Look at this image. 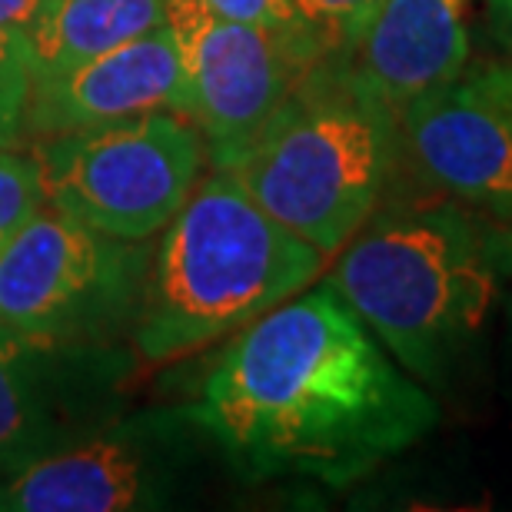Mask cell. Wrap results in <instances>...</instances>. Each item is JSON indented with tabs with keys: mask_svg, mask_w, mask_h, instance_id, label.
<instances>
[{
	"mask_svg": "<svg viewBox=\"0 0 512 512\" xmlns=\"http://www.w3.org/2000/svg\"><path fill=\"white\" fill-rule=\"evenodd\" d=\"M486 4V30L499 47L512 54V0H483Z\"/></svg>",
	"mask_w": 512,
	"mask_h": 512,
	"instance_id": "d6986e66",
	"label": "cell"
},
{
	"mask_svg": "<svg viewBox=\"0 0 512 512\" xmlns=\"http://www.w3.org/2000/svg\"><path fill=\"white\" fill-rule=\"evenodd\" d=\"M47 203L117 243L147 240L200 183L207 143L177 110L37 140Z\"/></svg>",
	"mask_w": 512,
	"mask_h": 512,
	"instance_id": "5b68a950",
	"label": "cell"
},
{
	"mask_svg": "<svg viewBox=\"0 0 512 512\" xmlns=\"http://www.w3.org/2000/svg\"><path fill=\"white\" fill-rule=\"evenodd\" d=\"M34 90V54L27 30L0 27V147L24 143V117Z\"/></svg>",
	"mask_w": 512,
	"mask_h": 512,
	"instance_id": "4fadbf2b",
	"label": "cell"
},
{
	"mask_svg": "<svg viewBox=\"0 0 512 512\" xmlns=\"http://www.w3.org/2000/svg\"><path fill=\"white\" fill-rule=\"evenodd\" d=\"M399 153L436 190L512 223V124L473 74L399 110Z\"/></svg>",
	"mask_w": 512,
	"mask_h": 512,
	"instance_id": "ba28073f",
	"label": "cell"
},
{
	"mask_svg": "<svg viewBox=\"0 0 512 512\" xmlns=\"http://www.w3.org/2000/svg\"><path fill=\"white\" fill-rule=\"evenodd\" d=\"M326 256L280 227L233 173L200 180L167 227L137 323V353L167 366L227 340L320 280Z\"/></svg>",
	"mask_w": 512,
	"mask_h": 512,
	"instance_id": "3957f363",
	"label": "cell"
},
{
	"mask_svg": "<svg viewBox=\"0 0 512 512\" xmlns=\"http://www.w3.org/2000/svg\"><path fill=\"white\" fill-rule=\"evenodd\" d=\"M333 260L326 283L413 380L439 383L512 283V223L416 203L370 217Z\"/></svg>",
	"mask_w": 512,
	"mask_h": 512,
	"instance_id": "7a4b0ae2",
	"label": "cell"
},
{
	"mask_svg": "<svg viewBox=\"0 0 512 512\" xmlns=\"http://www.w3.org/2000/svg\"><path fill=\"white\" fill-rule=\"evenodd\" d=\"M436 416L433 396L330 283L233 333L200 403V419L240 463L333 486L416 446Z\"/></svg>",
	"mask_w": 512,
	"mask_h": 512,
	"instance_id": "6da1fadb",
	"label": "cell"
},
{
	"mask_svg": "<svg viewBox=\"0 0 512 512\" xmlns=\"http://www.w3.org/2000/svg\"><path fill=\"white\" fill-rule=\"evenodd\" d=\"M200 4H207L213 14H220V17L240 20V24H253V27L303 37L300 24H296L293 0H200ZM306 44H310V40H306Z\"/></svg>",
	"mask_w": 512,
	"mask_h": 512,
	"instance_id": "e0dca14e",
	"label": "cell"
},
{
	"mask_svg": "<svg viewBox=\"0 0 512 512\" xmlns=\"http://www.w3.org/2000/svg\"><path fill=\"white\" fill-rule=\"evenodd\" d=\"M47 203L34 153L0 147V250Z\"/></svg>",
	"mask_w": 512,
	"mask_h": 512,
	"instance_id": "9a60e30c",
	"label": "cell"
},
{
	"mask_svg": "<svg viewBox=\"0 0 512 512\" xmlns=\"http://www.w3.org/2000/svg\"><path fill=\"white\" fill-rule=\"evenodd\" d=\"M47 0H0V27L27 30L44 10Z\"/></svg>",
	"mask_w": 512,
	"mask_h": 512,
	"instance_id": "ffe728a7",
	"label": "cell"
},
{
	"mask_svg": "<svg viewBox=\"0 0 512 512\" xmlns=\"http://www.w3.org/2000/svg\"><path fill=\"white\" fill-rule=\"evenodd\" d=\"M27 336L0 323V456L17 443L27 426Z\"/></svg>",
	"mask_w": 512,
	"mask_h": 512,
	"instance_id": "2e32d148",
	"label": "cell"
},
{
	"mask_svg": "<svg viewBox=\"0 0 512 512\" xmlns=\"http://www.w3.org/2000/svg\"><path fill=\"white\" fill-rule=\"evenodd\" d=\"M117 240L44 203L0 250V323L50 340L107 300L120 276Z\"/></svg>",
	"mask_w": 512,
	"mask_h": 512,
	"instance_id": "52a82bcc",
	"label": "cell"
},
{
	"mask_svg": "<svg viewBox=\"0 0 512 512\" xmlns=\"http://www.w3.org/2000/svg\"><path fill=\"white\" fill-rule=\"evenodd\" d=\"M376 7L380 0H293L296 24L320 60L343 54Z\"/></svg>",
	"mask_w": 512,
	"mask_h": 512,
	"instance_id": "5bb4252c",
	"label": "cell"
},
{
	"mask_svg": "<svg viewBox=\"0 0 512 512\" xmlns=\"http://www.w3.org/2000/svg\"><path fill=\"white\" fill-rule=\"evenodd\" d=\"M396 157L399 117L320 60L227 173L333 260L376 213Z\"/></svg>",
	"mask_w": 512,
	"mask_h": 512,
	"instance_id": "277c9868",
	"label": "cell"
},
{
	"mask_svg": "<svg viewBox=\"0 0 512 512\" xmlns=\"http://www.w3.org/2000/svg\"><path fill=\"white\" fill-rule=\"evenodd\" d=\"M473 77H476V84L483 87L499 107H503V114L509 117V124H512V67H506V64H489L483 70H476Z\"/></svg>",
	"mask_w": 512,
	"mask_h": 512,
	"instance_id": "ac0fdd59",
	"label": "cell"
},
{
	"mask_svg": "<svg viewBox=\"0 0 512 512\" xmlns=\"http://www.w3.org/2000/svg\"><path fill=\"white\" fill-rule=\"evenodd\" d=\"M333 60L399 117L416 97L463 77L469 0H380L353 44Z\"/></svg>",
	"mask_w": 512,
	"mask_h": 512,
	"instance_id": "30bf717a",
	"label": "cell"
},
{
	"mask_svg": "<svg viewBox=\"0 0 512 512\" xmlns=\"http://www.w3.org/2000/svg\"><path fill=\"white\" fill-rule=\"evenodd\" d=\"M143 466L127 443H94L30 463L4 489L20 512H120L140 503Z\"/></svg>",
	"mask_w": 512,
	"mask_h": 512,
	"instance_id": "8fae6325",
	"label": "cell"
},
{
	"mask_svg": "<svg viewBox=\"0 0 512 512\" xmlns=\"http://www.w3.org/2000/svg\"><path fill=\"white\" fill-rule=\"evenodd\" d=\"M167 24L180 54L183 117L200 130L213 167L230 170L320 57L300 34L240 24L200 0H167Z\"/></svg>",
	"mask_w": 512,
	"mask_h": 512,
	"instance_id": "8992f818",
	"label": "cell"
},
{
	"mask_svg": "<svg viewBox=\"0 0 512 512\" xmlns=\"http://www.w3.org/2000/svg\"><path fill=\"white\" fill-rule=\"evenodd\" d=\"M183 74L170 24L114 50L80 60L57 74L34 77L24 117V137L47 140L60 133L120 124L150 110H180Z\"/></svg>",
	"mask_w": 512,
	"mask_h": 512,
	"instance_id": "9c48e42d",
	"label": "cell"
},
{
	"mask_svg": "<svg viewBox=\"0 0 512 512\" xmlns=\"http://www.w3.org/2000/svg\"><path fill=\"white\" fill-rule=\"evenodd\" d=\"M167 24V0H47L27 27L34 77L57 74Z\"/></svg>",
	"mask_w": 512,
	"mask_h": 512,
	"instance_id": "7c38bea8",
	"label": "cell"
}]
</instances>
